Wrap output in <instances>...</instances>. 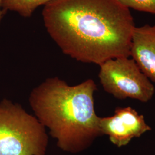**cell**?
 <instances>
[{
	"label": "cell",
	"instance_id": "52a82bcc",
	"mask_svg": "<svg viewBox=\"0 0 155 155\" xmlns=\"http://www.w3.org/2000/svg\"><path fill=\"white\" fill-rule=\"evenodd\" d=\"M52 0H2L1 8L6 13L16 12L20 16L28 18L40 6H45Z\"/></svg>",
	"mask_w": 155,
	"mask_h": 155
},
{
	"label": "cell",
	"instance_id": "277c9868",
	"mask_svg": "<svg viewBox=\"0 0 155 155\" xmlns=\"http://www.w3.org/2000/svg\"><path fill=\"white\" fill-rule=\"evenodd\" d=\"M100 67L98 77L103 89L116 98L147 102L155 94L154 86L133 59H113L100 64Z\"/></svg>",
	"mask_w": 155,
	"mask_h": 155
},
{
	"label": "cell",
	"instance_id": "ba28073f",
	"mask_svg": "<svg viewBox=\"0 0 155 155\" xmlns=\"http://www.w3.org/2000/svg\"><path fill=\"white\" fill-rule=\"evenodd\" d=\"M127 8L155 15V0H117Z\"/></svg>",
	"mask_w": 155,
	"mask_h": 155
},
{
	"label": "cell",
	"instance_id": "6da1fadb",
	"mask_svg": "<svg viewBox=\"0 0 155 155\" xmlns=\"http://www.w3.org/2000/svg\"><path fill=\"white\" fill-rule=\"evenodd\" d=\"M42 17L51 38L77 61L97 65L130 56L135 25L117 0H52Z\"/></svg>",
	"mask_w": 155,
	"mask_h": 155
},
{
	"label": "cell",
	"instance_id": "3957f363",
	"mask_svg": "<svg viewBox=\"0 0 155 155\" xmlns=\"http://www.w3.org/2000/svg\"><path fill=\"white\" fill-rule=\"evenodd\" d=\"M45 127L21 105L0 102V155H45Z\"/></svg>",
	"mask_w": 155,
	"mask_h": 155
},
{
	"label": "cell",
	"instance_id": "8992f818",
	"mask_svg": "<svg viewBox=\"0 0 155 155\" xmlns=\"http://www.w3.org/2000/svg\"><path fill=\"white\" fill-rule=\"evenodd\" d=\"M130 56L145 75L155 82V25L135 27Z\"/></svg>",
	"mask_w": 155,
	"mask_h": 155
},
{
	"label": "cell",
	"instance_id": "9c48e42d",
	"mask_svg": "<svg viewBox=\"0 0 155 155\" xmlns=\"http://www.w3.org/2000/svg\"><path fill=\"white\" fill-rule=\"evenodd\" d=\"M1 2H2V0H0V22L1 21L4 15L6 13L1 8Z\"/></svg>",
	"mask_w": 155,
	"mask_h": 155
},
{
	"label": "cell",
	"instance_id": "5b68a950",
	"mask_svg": "<svg viewBox=\"0 0 155 155\" xmlns=\"http://www.w3.org/2000/svg\"><path fill=\"white\" fill-rule=\"evenodd\" d=\"M99 125L102 135L108 136L118 147L127 145L132 139L151 130L144 116L131 107H117L113 116L100 117Z\"/></svg>",
	"mask_w": 155,
	"mask_h": 155
},
{
	"label": "cell",
	"instance_id": "7a4b0ae2",
	"mask_svg": "<svg viewBox=\"0 0 155 155\" xmlns=\"http://www.w3.org/2000/svg\"><path fill=\"white\" fill-rule=\"evenodd\" d=\"M97 85L89 79L69 86L58 77L47 78L32 90L29 103L35 116L61 150L77 153L86 150L102 135L100 117L94 109Z\"/></svg>",
	"mask_w": 155,
	"mask_h": 155
}]
</instances>
